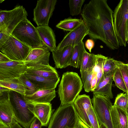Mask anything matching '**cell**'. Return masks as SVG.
<instances>
[{
    "mask_svg": "<svg viewBox=\"0 0 128 128\" xmlns=\"http://www.w3.org/2000/svg\"><path fill=\"white\" fill-rule=\"evenodd\" d=\"M92 39L99 40L112 50L119 43L114 25L113 12L106 0H92L85 4L81 14Z\"/></svg>",
    "mask_w": 128,
    "mask_h": 128,
    "instance_id": "obj_1",
    "label": "cell"
},
{
    "mask_svg": "<svg viewBox=\"0 0 128 128\" xmlns=\"http://www.w3.org/2000/svg\"><path fill=\"white\" fill-rule=\"evenodd\" d=\"M83 86L81 79L77 73L69 72L64 73L58 90L60 105L73 104L81 91Z\"/></svg>",
    "mask_w": 128,
    "mask_h": 128,
    "instance_id": "obj_2",
    "label": "cell"
},
{
    "mask_svg": "<svg viewBox=\"0 0 128 128\" xmlns=\"http://www.w3.org/2000/svg\"><path fill=\"white\" fill-rule=\"evenodd\" d=\"M11 34L32 49L44 45L40 39L36 28L27 18L18 25Z\"/></svg>",
    "mask_w": 128,
    "mask_h": 128,
    "instance_id": "obj_3",
    "label": "cell"
},
{
    "mask_svg": "<svg viewBox=\"0 0 128 128\" xmlns=\"http://www.w3.org/2000/svg\"><path fill=\"white\" fill-rule=\"evenodd\" d=\"M114 25L120 46L126 47L128 26V0H120L113 12Z\"/></svg>",
    "mask_w": 128,
    "mask_h": 128,
    "instance_id": "obj_4",
    "label": "cell"
},
{
    "mask_svg": "<svg viewBox=\"0 0 128 128\" xmlns=\"http://www.w3.org/2000/svg\"><path fill=\"white\" fill-rule=\"evenodd\" d=\"M77 117L73 104L60 105L52 115L48 128H74Z\"/></svg>",
    "mask_w": 128,
    "mask_h": 128,
    "instance_id": "obj_5",
    "label": "cell"
},
{
    "mask_svg": "<svg viewBox=\"0 0 128 128\" xmlns=\"http://www.w3.org/2000/svg\"><path fill=\"white\" fill-rule=\"evenodd\" d=\"M28 13L23 6H19L9 10H0V32L8 35L22 21L27 18Z\"/></svg>",
    "mask_w": 128,
    "mask_h": 128,
    "instance_id": "obj_6",
    "label": "cell"
},
{
    "mask_svg": "<svg viewBox=\"0 0 128 128\" xmlns=\"http://www.w3.org/2000/svg\"><path fill=\"white\" fill-rule=\"evenodd\" d=\"M10 95V101L17 122L24 128H29L35 117L28 109L26 102L20 94L14 91Z\"/></svg>",
    "mask_w": 128,
    "mask_h": 128,
    "instance_id": "obj_7",
    "label": "cell"
},
{
    "mask_svg": "<svg viewBox=\"0 0 128 128\" xmlns=\"http://www.w3.org/2000/svg\"><path fill=\"white\" fill-rule=\"evenodd\" d=\"M32 49L11 34L0 46V52L14 61H24Z\"/></svg>",
    "mask_w": 128,
    "mask_h": 128,
    "instance_id": "obj_8",
    "label": "cell"
},
{
    "mask_svg": "<svg viewBox=\"0 0 128 128\" xmlns=\"http://www.w3.org/2000/svg\"><path fill=\"white\" fill-rule=\"evenodd\" d=\"M91 101L99 124H102L107 128H114L110 112L113 105L110 99L103 95L93 94Z\"/></svg>",
    "mask_w": 128,
    "mask_h": 128,
    "instance_id": "obj_9",
    "label": "cell"
},
{
    "mask_svg": "<svg viewBox=\"0 0 128 128\" xmlns=\"http://www.w3.org/2000/svg\"><path fill=\"white\" fill-rule=\"evenodd\" d=\"M56 0H39L34 10L33 21L38 26H48Z\"/></svg>",
    "mask_w": 128,
    "mask_h": 128,
    "instance_id": "obj_10",
    "label": "cell"
},
{
    "mask_svg": "<svg viewBox=\"0 0 128 128\" xmlns=\"http://www.w3.org/2000/svg\"><path fill=\"white\" fill-rule=\"evenodd\" d=\"M27 68L24 61L12 60L0 63V80L19 78L26 72Z\"/></svg>",
    "mask_w": 128,
    "mask_h": 128,
    "instance_id": "obj_11",
    "label": "cell"
},
{
    "mask_svg": "<svg viewBox=\"0 0 128 128\" xmlns=\"http://www.w3.org/2000/svg\"><path fill=\"white\" fill-rule=\"evenodd\" d=\"M88 31L83 21L78 26L70 32L64 38L57 47L60 50L70 46L77 45L82 41L84 38L88 35Z\"/></svg>",
    "mask_w": 128,
    "mask_h": 128,
    "instance_id": "obj_12",
    "label": "cell"
},
{
    "mask_svg": "<svg viewBox=\"0 0 128 128\" xmlns=\"http://www.w3.org/2000/svg\"><path fill=\"white\" fill-rule=\"evenodd\" d=\"M26 102L28 109L41 122L42 126H47L54 111L50 103Z\"/></svg>",
    "mask_w": 128,
    "mask_h": 128,
    "instance_id": "obj_13",
    "label": "cell"
},
{
    "mask_svg": "<svg viewBox=\"0 0 128 128\" xmlns=\"http://www.w3.org/2000/svg\"><path fill=\"white\" fill-rule=\"evenodd\" d=\"M49 51L44 45L32 49L24 61L27 67L40 65H49Z\"/></svg>",
    "mask_w": 128,
    "mask_h": 128,
    "instance_id": "obj_14",
    "label": "cell"
},
{
    "mask_svg": "<svg viewBox=\"0 0 128 128\" xmlns=\"http://www.w3.org/2000/svg\"><path fill=\"white\" fill-rule=\"evenodd\" d=\"M10 92L0 93V120L8 126L17 122L10 101Z\"/></svg>",
    "mask_w": 128,
    "mask_h": 128,
    "instance_id": "obj_15",
    "label": "cell"
},
{
    "mask_svg": "<svg viewBox=\"0 0 128 128\" xmlns=\"http://www.w3.org/2000/svg\"><path fill=\"white\" fill-rule=\"evenodd\" d=\"M73 104L79 118L90 128H91L87 114L88 111L92 107L89 96L86 94L78 95Z\"/></svg>",
    "mask_w": 128,
    "mask_h": 128,
    "instance_id": "obj_16",
    "label": "cell"
},
{
    "mask_svg": "<svg viewBox=\"0 0 128 128\" xmlns=\"http://www.w3.org/2000/svg\"><path fill=\"white\" fill-rule=\"evenodd\" d=\"M73 48V46H70L52 52L56 68L62 69L70 66Z\"/></svg>",
    "mask_w": 128,
    "mask_h": 128,
    "instance_id": "obj_17",
    "label": "cell"
},
{
    "mask_svg": "<svg viewBox=\"0 0 128 128\" xmlns=\"http://www.w3.org/2000/svg\"><path fill=\"white\" fill-rule=\"evenodd\" d=\"M24 74L39 90L55 89L60 81V77L46 78L26 72Z\"/></svg>",
    "mask_w": 128,
    "mask_h": 128,
    "instance_id": "obj_18",
    "label": "cell"
},
{
    "mask_svg": "<svg viewBox=\"0 0 128 128\" xmlns=\"http://www.w3.org/2000/svg\"><path fill=\"white\" fill-rule=\"evenodd\" d=\"M36 28L44 44L52 52L56 50L55 36L52 29L48 26H37Z\"/></svg>",
    "mask_w": 128,
    "mask_h": 128,
    "instance_id": "obj_19",
    "label": "cell"
},
{
    "mask_svg": "<svg viewBox=\"0 0 128 128\" xmlns=\"http://www.w3.org/2000/svg\"><path fill=\"white\" fill-rule=\"evenodd\" d=\"M56 96V91L54 89L39 90L31 95L22 96L26 102L47 103L50 102Z\"/></svg>",
    "mask_w": 128,
    "mask_h": 128,
    "instance_id": "obj_20",
    "label": "cell"
},
{
    "mask_svg": "<svg viewBox=\"0 0 128 128\" xmlns=\"http://www.w3.org/2000/svg\"><path fill=\"white\" fill-rule=\"evenodd\" d=\"M114 72L104 75L97 86L92 92L93 94L103 95L110 99L113 98L112 88Z\"/></svg>",
    "mask_w": 128,
    "mask_h": 128,
    "instance_id": "obj_21",
    "label": "cell"
},
{
    "mask_svg": "<svg viewBox=\"0 0 128 128\" xmlns=\"http://www.w3.org/2000/svg\"><path fill=\"white\" fill-rule=\"evenodd\" d=\"M26 72L46 78L59 77L56 70L50 65H40L28 67Z\"/></svg>",
    "mask_w": 128,
    "mask_h": 128,
    "instance_id": "obj_22",
    "label": "cell"
},
{
    "mask_svg": "<svg viewBox=\"0 0 128 128\" xmlns=\"http://www.w3.org/2000/svg\"><path fill=\"white\" fill-rule=\"evenodd\" d=\"M110 112L114 128H126L128 114L126 112L113 105Z\"/></svg>",
    "mask_w": 128,
    "mask_h": 128,
    "instance_id": "obj_23",
    "label": "cell"
},
{
    "mask_svg": "<svg viewBox=\"0 0 128 128\" xmlns=\"http://www.w3.org/2000/svg\"><path fill=\"white\" fill-rule=\"evenodd\" d=\"M0 85L6 87L22 96H26L27 89L19 78H11L0 80Z\"/></svg>",
    "mask_w": 128,
    "mask_h": 128,
    "instance_id": "obj_24",
    "label": "cell"
},
{
    "mask_svg": "<svg viewBox=\"0 0 128 128\" xmlns=\"http://www.w3.org/2000/svg\"><path fill=\"white\" fill-rule=\"evenodd\" d=\"M86 50L83 41L74 46L70 66L78 68H80L82 55Z\"/></svg>",
    "mask_w": 128,
    "mask_h": 128,
    "instance_id": "obj_25",
    "label": "cell"
},
{
    "mask_svg": "<svg viewBox=\"0 0 128 128\" xmlns=\"http://www.w3.org/2000/svg\"><path fill=\"white\" fill-rule=\"evenodd\" d=\"M95 55L90 54L86 50L83 54L80 66V72H92L95 62Z\"/></svg>",
    "mask_w": 128,
    "mask_h": 128,
    "instance_id": "obj_26",
    "label": "cell"
},
{
    "mask_svg": "<svg viewBox=\"0 0 128 128\" xmlns=\"http://www.w3.org/2000/svg\"><path fill=\"white\" fill-rule=\"evenodd\" d=\"M95 56L94 66L92 72L96 74L97 78L96 87L103 76L104 65L105 61L108 57L100 54H95Z\"/></svg>",
    "mask_w": 128,
    "mask_h": 128,
    "instance_id": "obj_27",
    "label": "cell"
},
{
    "mask_svg": "<svg viewBox=\"0 0 128 128\" xmlns=\"http://www.w3.org/2000/svg\"><path fill=\"white\" fill-rule=\"evenodd\" d=\"M83 21L82 18L69 17L60 21L56 26L57 28L64 30L70 32L79 26Z\"/></svg>",
    "mask_w": 128,
    "mask_h": 128,
    "instance_id": "obj_28",
    "label": "cell"
},
{
    "mask_svg": "<svg viewBox=\"0 0 128 128\" xmlns=\"http://www.w3.org/2000/svg\"><path fill=\"white\" fill-rule=\"evenodd\" d=\"M128 104V94L127 93H120L116 96L114 105L126 112Z\"/></svg>",
    "mask_w": 128,
    "mask_h": 128,
    "instance_id": "obj_29",
    "label": "cell"
},
{
    "mask_svg": "<svg viewBox=\"0 0 128 128\" xmlns=\"http://www.w3.org/2000/svg\"><path fill=\"white\" fill-rule=\"evenodd\" d=\"M113 79L116 86L118 88L126 93H128L127 88L121 72L119 68L117 66L114 72Z\"/></svg>",
    "mask_w": 128,
    "mask_h": 128,
    "instance_id": "obj_30",
    "label": "cell"
},
{
    "mask_svg": "<svg viewBox=\"0 0 128 128\" xmlns=\"http://www.w3.org/2000/svg\"><path fill=\"white\" fill-rule=\"evenodd\" d=\"M19 78L27 89L26 96L31 95L39 90V89L24 75L22 74Z\"/></svg>",
    "mask_w": 128,
    "mask_h": 128,
    "instance_id": "obj_31",
    "label": "cell"
},
{
    "mask_svg": "<svg viewBox=\"0 0 128 128\" xmlns=\"http://www.w3.org/2000/svg\"><path fill=\"white\" fill-rule=\"evenodd\" d=\"M85 1V0H70L69 5L70 14L74 16L79 14Z\"/></svg>",
    "mask_w": 128,
    "mask_h": 128,
    "instance_id": "obj_32",
    "label": "cell"
},
{
    "mask_svg": "<svg viewBox=\"0 0 128 128\" xmlns=\"http://www.w3.org/2000/svg\"><path fill=\"white\" fill-rule=\"evenodd\" d=\"M85 91L89 92L91 91V82L93 76L92 72L86 71L80 72Z\"/></svg>",
    "mask_w": 128,
    "mask_h": 128,
    "instance_id": "obj_33",
    "label": "cell"
},
{
    "mask_svg": "<svg viewBox=\"0 0 128 128\" xmlns=\"http://www.w3.org/2000/svg\"><path fill=\"white\" fill-rule=\"evenodd\" d=\"M114 62L116 66L120 70L122 75L124 82L127 88L128 94V64L122 62L114 60Z\"/></svg>",
    "mask_w": 128,
    "mask_h": 128,
    "instance_id": "obj_34",
    "label": "cell"
},
{
    "mask_svg": "<svg viewBox=\"0 0 128 128\" xmlns=\"http://www.w3.org/2000/svg\"><path fill=\"white\" fill-rule=\"evenodd\" d=\"M113 58H108L105 62L103 69L104 75H105L114 71L116 68V64Z\"/></svg>",
    "mask_w": 128,
    "mask_h": 128,
    "instance_id": "obj_35",
    "label": "cell"
},
{
    "mask_svg": "<svg viewBox=\"0 0 128 128\" xmlns=\"http://www.w3.org/2000/svg\"><path fill=\"white\" fill-rule=\"evenodd\" d=\"M87 114L91 128H99V122L93 107L88 111Z\"/></svg>",
    "mask_w": 128,
    "mask_h": 128,
    "instance_id": "obj_36",
    "label": "cell"
},
{
    "mask_svg": "<svg viewBox=\"0 0 128 128\" xmlns=\"http://www.w3.org/2000/svg\"><path fill=\"white\" fill-rule=\"evenodd\" d=\"M42 124L40 120L35 117L31 122L30 128H41Z\"/></svg>",
    "mask_w": 128,
    "mask_h": 128,
    "instance_id": "obj_37",
    "label": "cell"
},
{
    "mask_svg": "<svg viewBox=\"0 0 128 128\" xmlns=\"http://www.w3.org/2000/svg\"><path fill=\"white\" fill-rule=\"evenodd\" d=\"M0 128H23L20 124L16 122L10 126H7L0 120Z\"/></svg>",
    "mask_w": 128,
    "mask_h": 128,
    "instance_id": "obj_38",
    "label": "cell"
},
{
    "mask_svg": "<svg viewBox=\"0 0 128 128\" xmlns=\"http://www.w3.org/2000/svg\"><path fill=\"white\" fill-rule=\"evenodd\" d=\"M94 45V42L92 39H88L86 40L85 43V46L90 52Z\"/></svg>",
    "mask_w": 128,
    "mask_h": 128,
    "instance_id": "obj_39",
    "label": "cell"
},
{
    "mask_svg": "<svg viewBox=\"0 0 128 128\" xmlns=\"http://www.w3.org/2000/svg\"><path fill=\"white\" fill-rule=\"evenodd\" d=\"M74 128H90L84 123L78 116Z\"/></svg>",
    "mask_w": 128,
    "mask_h": 128,
    "instance_id": "obj_40",
    "label": "cell"
},
{
    "mask_svg": "<svg viewBox=\"0 0 128 128\" xmlns=\"http://www.w3.org/2000/svg\"><path fill=\"white\" fill-rule=\"evenodd\" d=\"M9 36L4 32H0V46L5 42Z\"/></svg>",
    "mask_w": 128,
    "mask_h": 128,
    "instance_id": "obj_41",
    "label": "cell"
},
{
    "mask_svg": "<svg viewBox=\"0 0 128 128\" xmlns=\"http://www.w3.org/2000/svg\"><path fill=\"white\" fill-rule=\"evenodd\" d=\"M93 73V76L91 82V92L96 87L97 82V78L96 74L94 73Z\"/></svg>",
    "mask_w": 128,
    "mask_h": 128,
    "instance_id": "obj_42",
    "label": "cell"
},
{
    "mask_svg": "<svg viewBox=\"0 0 128 128\" xmlns=\"http://www.w3.org/2000/svg\"><path fill=\"white\" fill-rule=\"evenodd\" d=\"M12 61L7 56L1 52H0V63H3Z\"/></svg>",
    "mask_w": 128,
    "mask_h": 128,
    "instance_id": "obj_43",
    "label": "cell"
},
{
    "mask_svg": "<svg viewBox=\"0 0 128 128\" xmlns=\"http://www.w3.org/2000/svg\"><path fill=\"white\" fill-rule=\"evenodd\" d=\"M12 91V90L9 88L0 85V93H3Z\"/></svg>",
    "mask_w": 128,
    "mask_h": 128,
    "instance_id": "obj_44",
    "label": "cell"
},
{
    "mask_svg": "<svg viewBox=\"0 0 128 128\" xmlns=\"http://www.w3.org/2000/svg\"><path fill=\"white\" fill-rule=\"evenodd\" d=\"M99 128H107L104 124H100Z\"/></svg>",
    "mask_w": 128,
    "mask_h": 128,
    "instance_id": "obj_45",
    "label": "cell"
},
{
    "mask_svg": "<svg viewBox=\"0 0 128 128\" xmlns=\"http://www.w3.org/2000/svg\"><path fill=\"white\" fill-rule=\"evenodd\" d=\"M126 42L128 44V26L127 31L126 35Z\"/></svg>",
    "mask_w": 128,
    "mask_h": 128,
    "instance_id": "obj_46",
    "label": "cell"
},
{
    "mask_svg": "<svg viewBox=\"0 0 128 128\" xmlns=\"http://www.w3.org/2000/svg\"><path fill=\"white\" fill-rule=\"evenodd\" d=\"M126 128H128V114L127 120Z\"/></svg>",
    "mask_w": 128,
    "mask_h": 128,
    "instance_id": "obj_47",
    "label": "cell"
},
{
    "mask_svg": "<svg viewBox=\"0 0 128 128\" xmlns=\"http://www.w3.org/2000/svg\"><path fill=\"white\" fill-rule=\"evenodd\" d=\"M126 113L127 114H128V104L126 110Z\"/></svg>",
    "mask_w": 128,
    "mask_h": 128,
    "instance_id": "obj_48",
    "label": "cell"
},
{
    "mask_svg": "<svg viewBox=\"0 0 128 128\" xmlns=\"http://www.w3.org/2000/svg\"></svg>",
    "mask_w": 128,
    "mask_h": 128,
    "instance_id": "obj_49",
    "label": "cell"
},
{
    "mask_svg": "<svg viewBox=\"0 0 128 128\" xmlns=\"http://www.w3.org/2000/svg\"></svg>",
    "mask_w": 128,
    "mask_h": 128,
    "instance_id": "obj_50",
    "label": "cell"
}]
</instances>
